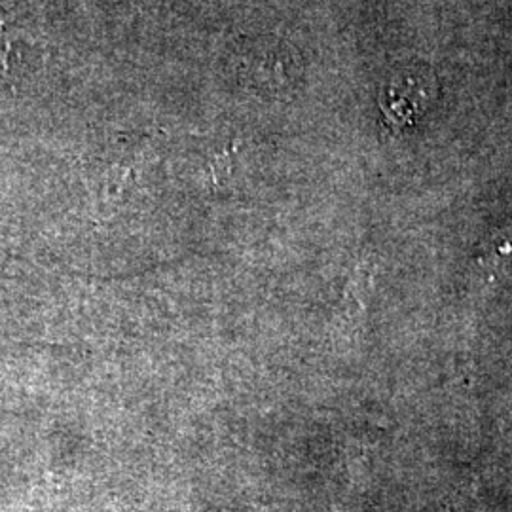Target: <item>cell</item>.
<instances>
[{
	"instance_id": "cell-1",
	"label": "cell",
	"mask_w": 512,
	"mask_h": 512,
	"mask_svg": "<svg viewBox=\"0 0 512 512\" xmlns=\"http://www.w3.org/2000/svg\"><path fill=\"white\" fill-rule=\"evenodd\" d=\"M427 84L421 76H403L389 92V105H385L387 118L393 122L408 124L416 116L423 114V105L429 101L425 99Z\"/></svg>"
}]
</instances>
